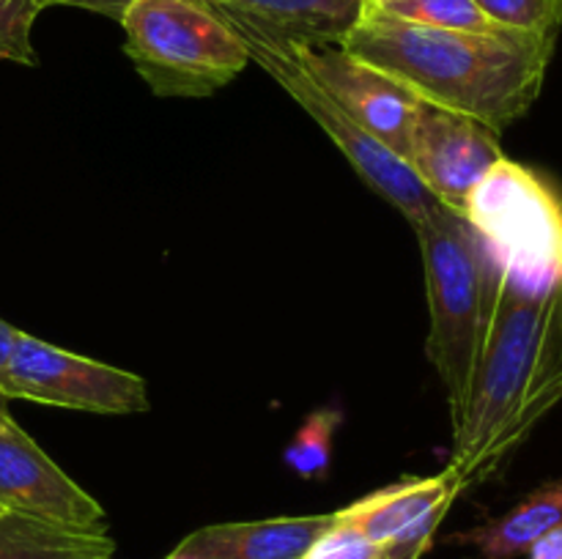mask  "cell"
Wrapping results in <instances>:
<instances>
[{
    "instance_id": "obj_26",
    "label": "cell",
    "mask_w": 562,
    "mask_h": 559,
    "mask_svg": "<svg viewBox=\"0 0 562 559\" xmlns=\"http://www.w3.org/2000/svg\"><path fill=\"white\" fill-rule=\"evenodd\" d=\"M554 3H558V14H560V20H562V0H554Z\"/></svg>"
},
{
    "instance_id": "obj_2",
    "label": "cell",
    "mask_w": 562,
    "mask_h": 559,
    "mask_svg": "<svg viewBox=\"0 0 562 559\" xmlns=\"http://www.w3.org/2000/svg\"><path fill=\"white\" fill-rule=\"evenodd\" d=\"M562 403V283L527 290L499 272L470 398L453 425L448 471L459 488L497 475Z\"/></svg>"
},
{
    "instance_id": "obj_10",
    "label": "cell",
    "mask_w": 562,
    "mask_h": 559,
    "mask_svg": "<svg viewBox=\"0 0 562 559\" xmlns=\"http://www.w3.org/2000/svg\"><path fill=\"white\" fill-rule=\"evenodd\" d=\"M294 49L302 66L327 88L357 126L404 159L420 99L384 71L346 53L340 44L294 38Z\"/></svg>"
},
{
    "instance_id": "obj_22",
    "label": "cell",
    "mask_w": 562,
    "mask_h": 559,
    "mask_svg": "<svg viewBox=\"0 0 562 559\" xmlns=\"http://www.w3.org/2000/svg\"><path fill=\"white\" fill-rule=\"evenodd\" d=\"M16 334H20V329L11 327L9 321H3V318H0V370L9 365L11 351H14V343H16Z\"/></svg>"
},
{
    "instance_id": "obj_17",
    "label": "cell",
    "mask_w": 562,
    "mask_h": 559,
    "mask_svg": "<svg viewBox=\"0 0 562 559\" xmlns=\"http://www.w3.org/2000/svg\"><path fill=\"white\" fill-rule=\"evenodd\" d=\"M340 427V414L333 409L313 411L285 447V464L305 480L327 475L333 464V442Z\"/></svg>"
},
{
    "instance_id": "obj_8",
    "label": "cell",
    "mask_w": 562,
    "mask_h": 559,
    "mask_svg": "<svg viewBox=\"0 0 562 559\" xmlns=\"http://www.w3.org/2000/svg\"><path fill=\"white\" fill-rule=\"evenodd\" d=\"M497 132L470 115L420 102L409 132L404 162L434 195L453 212H464L470 192L503 159Z\"/></svg>"
},
{
    "instance_id": "obj_15",
    "label": "cell",
    "mask_w": 562,
    "mask_h": 559,
    "mask_svg": "<svg viewBox=\"0 0 562 559\" xmlns=\"http://www.w3.org/2000/svg\"><path fill=\"white\" fill-rule=\"evenodd\" d=\"M209 5H228L245 14L261 16L300 42H329L351 31L362 11V0H203Z\"/></svg>"
},
{
    "instance_id": "obj_6",
    "label": "cell",
    "mask_w": 562,
    "mask_h": 559,
    "mask_svg": "<svg viewBox=\"0 0 562 559\" xmlns=\"http://www.w3.org/2000/svg\"><path fill=\"white\" fill-rule=\"evenodd\" d=\"M461 217L516 285L549 290L562 283V192L547 175L503 157L470 192Z\"/></svg>"
},
{
    "instance_id": "obj_16",
    "label": "cell",
    "mask_w": 562,
    "mask_h": 559,
    "mask_svg": "<svg viewBox=\"0 0 562 559\" xmlns=\"http://www.w3.org/2000/svg\"><path fill=\"white\" fill-rule=\"evenodd\" d=\"M387 14L401 16L417 25L442 27V31H467V33H499L508 27L497 25L475 0H398L390 3Z\"/></svg>"
},
{
    "instance_id": "obj_5",
    "label": "cell",
    "mask_w": 562,
    "mask_h": 559,
    "mask_svg": "<svg viewBox=\"0 0 562 559\" xmlns=\"http://www.w3.org/2000/svg\"><path fill=\"white\" fill-rule=\"evenodd\" d=\"M212 9L245 42L250 60H256L322 126L324 135L340 148V153L349 159L360 179L371 184L384 201L393 203L412 228L426 223L428 214L437 206L431 192L420 184V179L412 173V168L398 153L384 148L366 129H360L357 121L329 96L327 88L302 66V60L296 58L294 36L269 25L261 16L245 14V11L228 9V5H212Z\"/></svg>"
},
{
    "instance_id": "obj_13",
    "label": "cell",
    "mask_w": 562,
    "mask_h": 559,
    "mask_svg": "<svg viewBox=\"0 0 562 559\" xmlns=\"http://www.w3.org/2000/svg\"><path fill=\"white\" fill-rule=\"evenodd\" d=\"M558 526H562V480H552L527 493L499 518L461 532L453 543L475 548L481 559H516Z\"/></svg>"
},
{
    "instance_id": "obj_21",
    "label": "cell",
    "mask_w": 562,
    "mask_h": 559,
    "mask_svg": "<svg viewBox=\"0 0 562 559\" xmlns=\"http://www.w3.org/2000/svg\"><path fill=\"white\" fill-rule=\"evenodd\" d=\"M49 9V5H69V9H82L91 11V14L108 16V20H121L124 9L130 5V0H38Z\"/></svg>"
},
{
    "instance_id": "obj_7",
    "label": "cell",
    "mask_w": 562,
    "mask_h": 559,
    "mask_svg": "<svg viewBox=\"0 0 562 559\" xmlns=\"http://www.w3.org/2000/svg\"><path fill=\"white\" fill-rule=\"evenodd\" d=\"M0 392L9 400H33L91 414H143L151 409L140 376L71 354L33 334H16L9 365L0 370Z\"/></svg>"
},
{
    "instance_id": "obj_25",
    "label": "cell",
    "mask_w": 562,
    "mask_h": 559,
    "mask_svg": "<svg viewBox=\"0 0 562 559\" xmlns=\"http://www.w3.org/2000/svg\"><path fill=\"white\" fill-rule=\"evenodd\" d=\"M0 406H3V409H9V398H5L3 392H0Z\"/></svg>"
},
{
    "instance_id": "obj_12",
    "label": "cell",
    "mask_w": 562,
    "mask_h": 559,
    "mask_svg": "<svg viewBox=\"0 0 562 559\" xmlns=\"http://www.w3.org/2000/svg\"><path fill=\"white\" fill-rule=\"evenodd\" d=\"M335 513L212 524L187 535L168 559H302Z\"/></svg>"
},
{
    "instance_id": "obj_23",
    "label": "cell",
    "mask_w": 562,
    "mask_h": 559,
    "mask_svg": "<svg viewBox=\"0 0 562 559\" xmlns=\"http://www.w3.org/2000/svg\"><path fill=\"white\" fill-rule=\"evenodd\" d=\"M431 543H434V537H423V540L409 543V546L398 554V559H420L423 554L428 551V546H431Z\"/></svg>"
},
{
    "instance_id": "obj_20",
    "label": "cell",
    "mask_w": 562,
    "mask_h": 559,
    "mask_svg": "<svg viewBox=\"0 0 562 559\" xmlns=\"http://www.w3.org/2000/svg\"><path fill=\"white\" fill-rule=\"evenodd\" d=\"M497 25L525 33H558L560 14L554 0H475Z\"/></svg>"
},
{
    "instance_id": "obj_19",
    "label": "cell",
    "mask_w": 562,
    "mask_h": 559,
    "mask_svg": "<svg viewBox=\"0 0 562 559\" xmlns=\"http://www.w3.org/2000/svg\"><path fill=\"white\" fill-rule=\"evenodd\" d=\"M409 546V543H406ZM406 546H382L368 540L362 532L335 518V524L313 543L302 559H398Z\"/></svg>"
},
{
    "instance_id": "obj_14",
    "label": "cell",
    "mask_w": 562,
    "mask_h": 559,
    "mask_svg": "<svg viewBox=\"0 0 562 559\" xmlns=\"http://www.w3.org/2000/svg\"><path fill=\"white\" fill-rule=\"evenodd\" d=\"M108 532H80L0 510V559H110Z\"/></svg>"
},
{
    "instance_id": "obj_4",
    "label": "cell",
    "mask_w": 562,
    "mask_h": 559,
    "mask_svg": "<svg viewBox=\"0 0 562 559\" xmlns=\"http://www.w3.org/2000/svg\"><path fill=\"white\" fill-rule=\"evenodd\" d=\"M124 53L157 96L201 99L250 64L245 42L203 0H130Z\"/></svg>"
},
{
    "instance_id": "obj_9",
    "label": "cell",
    "mask_w": 562,
    "mask_h": 559,
    "mask_svg": "<svg viewBox=\"0 0 562 559\" xmlns=\"http://www.w3.org/2000/svg\"><path fill=\"white\" fill-rule=\"evenodd\" d=\"M0 510L80 532H108L104 507L0 406Z\"/></svg>"
},
{
    "instance_id": "obj_24",
    "label": "cell",
    "mask_w": 562,
    "mask_h": 559,
    "mask_svg": "<svg viewBox=\"0 0 562 559\" xmlns=\"http://www.w3.org/2000/svg\"><path fill=\"white\" fill-rule=\"evenodd\" d=\"M390 3H398V0H362V9H387Z\"/></svg>"
},
{
    "instance_id": "obj_3",
    "label": "cell",
    "mask_w": 562,
    "mask_h": 559,
    "mask_svg": "<svg viewBox=\"0 0 562 559\" xmlns=\"http://www.w3.org/2000/svg\"><path fill=\"white\" fill-rule=\"evenodd\" d=\"M426 269L428 360L448 395L450 420H461L481 362L494 310L499 269L464 217L437 203L426 223L415 225Z\"/></svg>"
},
{
    "instance_id": "obj_18",
    "label": "cell",
    "mask_w": 562,
    "mask_h": 559,
    "mask_svg": "<svg viewBox=\"0 0 562 559\" xmlns=\"http://www.w3.org/2000/svg\"><path fill=\"white\" fill-rule=\"evenodd\" d=\"M47 9L38 0H0V60L36 66L38 55L33 47V25Z\"/></svg>"
},
{
    "instance_id": "obj_11",
    "label": "cell",
    "mask_w": 562,
    "mask_h": 559,
    "mask_svg": "<svg viewBox=\"0 0 562 559\" xmlns=\"http://www.w3.org/2000/svg\"><path fill=\"white\" fill-rule=\"evenodd\" d=\"M459 493V482L448 469L437 477H406L357 499L349 507L338 510L335 518L362 532L373 543L406 546L423 537H434L439 521Z\"/></svg>"
},
{
    "instance_id": "obj_1",
    "label": "cell",
    "mask_w": 562,
    "mask_h": 559,
    "mask_svg": "<svg viewBox=\"0 0 562 559\" xmlns=\"http://www.w3.org/2000/svg\"><path fill=\"white\" fill-rule=\"evenodd\" d=\"M558 33H467L362 9L340 47L384 71L420 102L508 129L536 104Z\"/></svg>"
}]
</instances>
